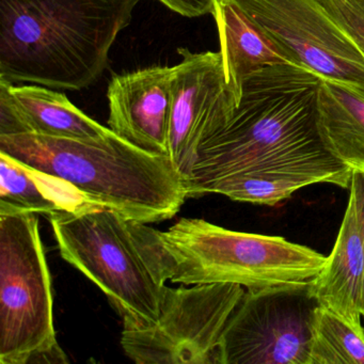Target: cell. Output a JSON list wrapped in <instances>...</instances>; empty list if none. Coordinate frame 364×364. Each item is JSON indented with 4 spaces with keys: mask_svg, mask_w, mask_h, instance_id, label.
<instances>
[{
    "mask_svg": "<svg viewBox=\"0 0 364 364\" xmlns=\"http://www.w3.org/2000/svg\"><path fill=\"white\" fill-rule=\"evenodd\" d=\"M321 80L295 65L251 74L227 127L198 151L186 178L188 198L201 197L215 181L259 172L349 188L353 171L334 156L321 129Z\"/></svg>",
    "mask_w": 364,
    "mask_h": 364,
    "instance_id": "obj_1",
    "label": "cell"
},
{
    "mask_svg": "<svg viewBox=\"0 0 364 364\" xmlns=\"http://www.w3.org/2000/svg\"><path fill=\"white\" fill-rule=\"evenodd\" d=\"M141 0H0V80L58 90L103 75Z\"/></svg>",
    "mask_w": 364,
    "mask_h": 364,
    "instance_id": "obj_2",
    "label": "cell"
},
{
    "mask_svg": "<svg viewBox=\"0 0 364 364\" xmlns=\"http://www.w3.org/2000/svg\"><path fill=\"white\" fill-rule=\"evenodd\" d=\"M0 152L67 181L103 208L144 223L178 214L186 180L169 155L149 152L117 134L103 139L0 135Z\"/></svg>",
    "mask_w": 364,
    "mask_h": 364,
    "instance_id": "obj_3",
    "label": "cell"
},
{
    "mask_svg": "<svg viewBox=\"0 0 364 364\" xmlns=\"http://www.w3.org/2000/svg\"><path fill=\"white\" fill-rule=\"evenodd\" d=\"M50 219L63 259L107 296L123 323L159 319L170 280L161 231L106 208Z\"/></svg>",
    "mask_w": 364,
    "mask_h": 364,
    "instance_id": "obj_4",
    "label": "cell"
},
{
    "mask_svg": "<svg viewBox=\"0 0 364 364\" xmlns=\"http://www.w3.org/2000/svg\"><path fill=\"white\" fill-rule=\"evenodd\" d=\"M170 281L234 283L247 289L309 284L327 257L281 236L232 231L203 219L182 218L161 231Z\"/></svg>",
    "mask_w": 364,
    "mask_h": 364,
    "instance_id": "obj_5",
    "label": "cell"
},
{
    "mask_svg": "<svg viewBox=\"0 0 364 364\" xmlns=\"http://www.w3.org/2000/svg\"><path fill=\"white\" fill-rule=\"evenodd\" d=\"M0 363H68L38 214H0Z\"/></svg>",
    "mask_w": 364,
    "mask_h": 364,
    "instance_id": "obj_6",
    "label": "cell"
},
{
    "mask_svg": "<svg viewBox=\"0 0 364 364\" xmlns=\"http://www.w3.org/2000/svg\"><path fill=\"white\" fill-rule=\"evenodd\" d=\"M245 293L234 283L166 287L159 319L123 323L121 346L137 364H220L223 332Z\"/></svg>",
    "mask_w": 364,
    "mask_h": 364,
    "instance_id": "obj_7",
    "label": "cell"
},
{
    "mask_svg": "<svg viewBox=\"0 0 364 364\" xmlns=\"http://www.w3.org/2000/svg\"><path fill=\"white\" fill-rule=\"evenodd\" d=\"M318 306L312 283L247 289L223 332L220 364H310Z\"/></svg>",
    "mask_w": 364,
    "mask_h": 364,
    "instance_id": "obj_8",
    "label": "cell"
},
{
    "mask_svg": "<svg viewBox=\"0 0 364 364\" xmlns=\"http://www.w3.org/2000/svg\"><path fill=\"white\" fill-rule=\"evenodd\" d=\"M294 65L364 95V56L318 0H233Z\"/></svg>",
    "mask_w": 364,
    "mask_h": 364,
    "instance_id": "obj_9",
    "label": "cell"
},
{
    "mask_svg": "<svg viewBox=\"0 0 364 364\" xmlns=\"http://www.w3.org/2000/svg\"><path fill=\"white\" fill-rule=\"evenodd\" d=\"M169 114V157L185 180L202 144L227 127L237 106L228 86L220 53L178 48Z\"/></svg>",
    "mask_w": 364,
    "mask_h": 364,
    "instance_id": "obj_10",
    "label": "cell"
},
{
    "mask_svg": "<svg viewBox=\"0 0 364 364\" xmlns=\"http://www.w3.org/2000/svg\"><path fill=\"white\" fill-rule=\"evenodd\" d=\"M173 67L146 68L114 75L108 85V127L138 148L169 155Z\"/></svg>",
    "mask_w": 364,
    "mask_h": 364,
    "instance_id": "obj_11",
    "label": "cell"
},
{
    "mask_svg": "<svg viewBox=\"0 0 364 364\" xmlns=\"http://www.w3.org/2000/svg\"><path fill=\"white\" fill-rule=\"evenodd\" d=\"M21 134L97 140L114 132L78 109L65 93L0 80V135Z\"/></svg>",
    "mask_w": 364,
    "mask_h": 364,
    "instance_id": "obj_12",
    "label": "cell"
},
{
    "mask_svg": "<svg viewBox=\"0 0 364 364\" xmlns=\"http://www.w3.org/2000/svg\"><path fill=\"white\" fill-rule=\"evenodd\" d=\"M319 306L350 323L362 325L364 291V240L353 202L343 217L325 267L312 282Z\"/></svg>",
    "mask_w": 364,
    "mask_h": 364,
    "instance_id": "obj_13",
    "label": "cell"
},
{
    "mask_svg": "<svg viewBox=\"0 0 364 364\" xmlns=\"http://www.w3.org/2000/svg\"><path fill=\"white\" fill-rule=\"evenodd\" d=\"M212 14L228 86L237 105L242 84L251 74L272 65H294L289 55L233 0H215Z\"/></svg>",
    "mask_w": 364,
    "mask_h": 364,
    "instance_id": "obj_14",
    "label": "cell"
},
{
    "mask_svg": "<svg viewBox=\"0 0 364 364\" xmlns=\"http://www.w3.org/2000/svg\"><path fill=\"white\" fill-rule=\"evenodd\" d=\"M103 208L63 178L0 152V214L35 213L48 217Z\"/></svg>",
    "mask_w": 364,
    "mask_h": 364,
    "instance_id": "obj_15",
    "label": "cell"
},
{
    "mask_svg": "<svg viewBox=\"0 0 364 364\" xmlns=\"http://www.w3.org/2000/svg\"><path fill=\"white\" fill-rule=\"evenodd\" d=\"M321 123L336 159L351 171L364 173V95L334 80H321Z\"/></svg>",
    "mask_w": 364,
    "mask_h": 364,
    "instance_id": "obj_16",
    "label": "cell"
},
{
    "mask_svg": "<svg viewBox=\"0 0 364 364\" xmlns=\"http://www.w3.org/2000/svg\"><path fill=\"white\" fill-rule=\"evenodd\" d=\"M310 364H364V327L319 306L315 313Z\"/></svg>",
    "mask_w": 364,
    "mask_h": 364,
    "instance_id": "obj_17",
    "label": "cell"
},
{
    "mask_svg": "<svg viewBox=\"0 0 364 364\" xmlns=\"http://www.w3.org/2000/svg\"><path fill=\"white\" fill-rule=\"evenodd\" d=\"M310 185L312 184L306 178L291 174L242 173L206 185L202 189L201 196L217 193L234 201L272 206Z\"/></svg>",
    "mask_w": 364,
    "mask_h": 364,
    "instance_id": "obj_18",
    "label": "cell"
},
{
    "mask_svg": "<svg viewBox=\"0 0 364 364\" xmlns=\"http://www.w3.org/2000/svg\"><path fill=\"white\" fill-rule=\"evenodd\" d=\"M364 56V0H318Z\"/></svg>",
    "mask_w": 364,
    "mask_h": 364,
    "instance_id": "obj_19",
    "label": "cell"
},
{
    "mask_svg": "<svg viewBox=\"0 0 364 364\" xmlns=\"http://www.w3.org/2000/svg\"><path fill=\"white\" fill-rule=\"evenodd\" d=\"M159 1L180 16L193 18L205 16V14H212L215 0H159Z\"/></svg>",
    "mask_w": 364,
    "mask_h": 364,
    "instance_id": "obj_20",
    "label": "cell"
},
{
    "mask_svg": "<svg viewBox=\"0 0 364 364\" xmlns=\"http://www.w3.org/2000/svg\"><path fill=\"white\" fill-rule=\"evenodd\" d=\"M355 206L360 227H361L362 235L364 240V173L360 171H353L351 176L350 187H349V199ZM362 316L364 318V291H363V309Z\"/></svg>",
    "mask_w": 364,
    "mask_h": 364,
    "instance_id": "obj_21",
    "label": "cell"
}]
</instances>
